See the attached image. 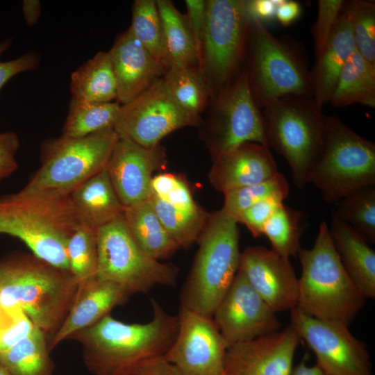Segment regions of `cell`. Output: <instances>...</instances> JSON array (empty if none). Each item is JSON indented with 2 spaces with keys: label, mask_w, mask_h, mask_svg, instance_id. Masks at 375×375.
<instances>
[{
  "label": "cell",
  "mask_w": 375,
  "mask_h": 375,
  "mask_svg": "<svg viewBox=\"0 0 375 375\" xmlns=\"http://www.w3.org/2000/svg\"><path fill=\"white\" fill-rule=\"evenodd\" d=\"M153 317L127 324L108 315L69 337L81 344L83 361L94 375H133L143 363L163 356L178 330V316L151 299Z\"/></svg>",
  "instance_id": "obj_1"
},
{
  "label": "cell",
  "mask_w": 375,
  "mask_h": 375,
  "mask_svg": "<svg viewBox=\"0 0 375 375\" xmlns=\"http://www.w3.org/2000/svg\"><path fill=\"white\" fill-rule=\"evenodd\" d=\"M78 284L69 270L33 254L14 253L0 260V306L22 310L46 335L53 336L63 322Z\"/></svg>",
  "instance_id": "obj_2"
},
{
  "label": "cell",
  "mask_w": 375,
  "mask_h": 375,
  "mask_svg": "<svg viewBox=\"0 0 375 375\" xmlns=\"http://www.w3.org/2000/svg\"><path fill=\"white\" fill-rule=\"evenodd\" d=\"M80 224L70 194L20 190L0 197V233L19 238L56 267L69 270L67 245Z\"/></svg>",
  "instance_id": "obj_3"
},
{
  "label": "cell",
  "mask_w": 375,
  "mask_h": 375,
  "mask_svg": "<svg viewBox=\"0 0 375 375\" xmlns=\"http://www.w3.org/2000/svg\"><path fill=\"white\" fill-rule=\"evenodd\" d=\"M297 256L302 272L297 307L311 317L349 326L366 298L342 265L325 222L319 226L314 246L301 248Z\"/></svg>",
  "instance_id": "obj_4"
},
{
  "label": "cell",
  "mask_w": 375,
  "mask_h": 375,
  "mask_svg": "<svg viewBox=\"0 0 375 375\" xmlns=\"http://www.w3.org/2000/svg\"><path fill=\"white\" fill-rule=\"evenodd\" d=\"M238 224L223 208L209 215L182 288L181 307L212 317L238 271L241 253Z\"/></svg>",
  "instance_id": "obj_5"
},
{
  "label": "cell",
  "mask_w": 375,
  "mask_h": 375,
  "mask_svg": "<svg viewBox=\"0 0 375 375\" xmlns=\"http://www.w3.org/2000/svg\"><path fill=\"white\" fill-rule=\"evenodd\" d=\"M312 96L288 95L261 111L267 147L288 162L293 183L308 184L310 169L322 144L325 115Z\"/></svg>",
  "instance_id": "obj_6"
},
{
  "label": "cell",
  "mask_w": 375,
  "mask_h": 375,
  "mask_svg": "<svg viewBox=\"0 0 375 375\" xmlns=\"http://www.w3.org/2000/svg\"><path fill=\"white\" fill-rule=\"evenodd\" d=\"M308 183L331 203L361 188L375 186V144L338 118L325 115L322 144Z\"/></svg>",
  "instance_id": "obj_7"
},
{
  "label": "cell",
  "mask_w": 375,
  "mask_h": 375,
  "mask_svg": "<svg viewBox=\"0 0 375 375\" xmlns=\"http://www.w3.org/2000/svg\"><path fill=\"white\" fill-rule=\"evenodd\" d=\"M251 93L262 110L288 95L312 96L311 70L297 48L250 19L245 65Z\"/></svg>",
  "instance_id": "obj_8"
},
{
  "label": "cell",
  "mask_w": 375,
  "mask_h": 375,
  "mask_svg": "<svg viewBox=\"0 0 375 375\" xmlns=\"http://www.w3.org/2000/svg\"><path fill=\"white\" fill-rule=\"evenodd\" d=\"M117 139L110 128L83 138L47 140L41 146V166L21 190L69 195L106 168Z\"/></svg>",
  "instance_id": "obj_9"
},
{
  "label": "cell",
  "mask_w": 375,
  "mask_h": 375,
  "mask_svg": "<svg viewBox=\"0 0 375 375\" xmlns=\"http://www.w3.org/2000/svg\"><path fill=\"white\" fill-rule=\"evenodd\" d=\"M249 24L245 0H207L199 68L211 98L245 67Z\"/></svg>",
  "instance_id": "obj_10"
},
{
  "label": "cell",
  "mask_w": 375,
  "mask_h": 375,
  "mask_svg": "<svg viewBox=\"0 0 375 375\" xmlns=\"http://www.w3.org/2000/svg\"><path fill=\"white\" fill-rule=\"evenodd\" d=\"M96 277L117 283L131 295L144 293L157 285L174 286L178 269L145 253L134 241L123 215L97 231Z\"/></svg>",
  "instance_id": "obj_11"
},
{
  "label": "cell",
  "mask_w": 375,
  "mask_h": 375,
  "mask_svg": "<svg viewBox=\"0 0 375 375\" xmlns=\"http://www.w3.org/2000/svg\"><path fill=\"white\" fill-rule=\"evenodd\" d=\"M205 111L203 138L213 159L246 142L267 147L262 111L251 93L246 67L210 99Z\"/></svg>",
  "instance_id": "obj_12"
},
{
  "label": "cell",
  "mask_w": 375,
  "mask_h": 375,
  "mask_svg": "<svg viewBox=\"0 0 375 375\" xmlns=\"http://www.w3.org/2000/svg\"><path fill=\"white\" fill-rule=\"evenodd\" d=\"M290 325L312 350L316 365L326 375H373L367 346L348 325L311 317L297 307L290 310Z\"/></svg>",
  "instance_id": "obj_13"
},
{
  "label": "cell",
  "mask_w": 375,
  "mask_h": 375,
  "mask_svg": "<svg viewBox=\"0 0 375 375\" xmlns=\"http://www.w3.org/2000/svg\"><path fill=\"white\" fill-rule=\"evenodd\" d=\"M199 121L176 103L162 78L128 103L120 105L114 128L119 135L153 147L168 134L197 125Z\"/></svg>",
  "instance_id": "obj_14"
},
{
  "label": "cell",
  "mask_w": 375,
  "mask_h": 375,
  "mask_svg": "<svg viewBox=\"0 0 375 375\" xmlns=\"http://www.w3.org/2000/svg\"><path fill=\"white\" fill-rule=\"evenodd\" d=\"M176 338L163 358L184 375H223L228 344L212 317L181 307Z\"/></svg>",
  "instance_id": "obj_15"
},
{
  "label": "cell",
  "mask_w": 375,
  "mask_h": 375,
  "mask_svg": "<svg viewBox=\"0 0 375 375\" xmlns=\"http://www.w3.org/2000/svg\"><path fill=\"white\" fill-rule=\"evenodd\" d=\"M275 313L238 270L212 319L229 347L279 331Z\"/></svg>",
  "instance_id": "obj_16"
},
{
  "label": "cell",
  "mask_w": 375,
  "mask_h": 375,
  "mask_svg": "<svg viewBox=\"0 0 375 375\" xmlns=\"http://www.w3.org/2000/svg\"><path fill=\"white\" fill-rule=\"evenodd\" d=\"M166 164L165 149L160 144L144 147L118 135L105 169L121 203L127 207L149 199L153 174Z\"/></svg>",
  "instance_id": "obj_17"
},
{
  "label": "cell",
  "mask_w": 375,
  "mask_h": 375,
  "mask_svg": "<svg viewBox=\"0 0 375 375\" xmlns=\"http://www.w3.org/2000/svg\"><path fill=\"white\" fill-rule=\"evenodd\" d=\"M238 270L274 312L297 307L299 278L290 258L250 247L241 253Z\"/></svg>",
  "instance_id": "obj_18"
},
{
  "label": "cell",
  "mask_w": 375,
  "mask_h": 375,
  "mask_svg": "<svg viewBox=\"0 0 375 375\" xmlns=\"http://www.w3.org/2000/svg\"><path fill=\"white\" fill-rule=\"evenodd\" d=\"M300 338L291 325L285 329L228 347L226 375H290Z\"/></svg>",
  "instance_id": "obj_19"
},
{
  "label": "cell",
  "mask_w": 375,
  "mask_h": 375,
  "mask_svg": "<svg viewBox=\"0 0 375 375\" xmlns=\"http://www.w3.org/2000/svg\"><path fill=\"white\" fill-rule=\"evenodd\" d=\"M117 84V102L126 104L162 78L168 69L136 39L128 28L108 51Z\"/></svg>",
  "instance_id": "obj_20"
},
{
  "label": "cell",
  "mask_w": 375,
  "mask_h": 375,
  "mask_svg": "<svg viewBox=\"0 0 375 375\" xmlns=\"http://www.w3.org/2000/svg\"><path fill=\"white\" fill-rule=\"evenodd\" d=\"M278 172L267 147L246 142L215 158L208 176L210 184L224 194L265 181Z\"/></svg>",
  "instance_id": "obj_21"
},
{
  "label": "cell",
  "mask_w": 375,
  "mask_h": 375,
  "mask_svg": "<svg viewBox=\"0 0 375 375\" xmlns=\"http://www.w3.org/2000/svg\"><path fill=\"white\" fill-rule=\"evenodd\" d=\"M131 296L119 285L96 276L80 282L68 314L51 337L49 350L110 315L112 308L126 303Z\"/></svg>",
  "instance_id": "obj_22"
},
{
  "label": "cell",
  "mask_w": 375,
  "mask_h": 375,
  "mask_svg": "<svg viewBox=\"0 0 375 375\" xmlns=\"http://www.w3.org/2000/svg\"><path fill=\"white\" fill-rule=\"evenodd\" d=\"M329 232L349 276L367 298L375 297V251L352 228L332 215Z\"/></svg>",
  "instance_id": "obj_23"
},
{
  "label": "cell",
  "mask_w": 375,
  "mask_h": 375,
  "mask_svg": "<svg viewBox=\"0 0 375 375\" xmlns=\"http://www.w3.org/2000/svg\"><path fill=\"white\" fill-rule=\"evenodd\" d=\"M356 50L351 23L342 9L325 48L315 58L311 70L312 97L321 106L329 103L340 73Z\"/></svg>",
  "instance_id": "obj_24"
},
{
  "label": "cell",
  "mask_w": 375,
  "mask_h": 375,
  "mask_svg": "<svg viewBox=\"0 0 375 375\" xmlns=\"http://www.w3.org/2000/svg\"><path fill=\"white\" fill-rule=\"evenodd\" d=\"M70 197L80 224L97 230L124 214L106 169L78 186Z\"/></svg>",
  "instance_id": "obj_25"
},
{
  "label": "cell",
  "mask_w": 375,
  "mask_h": 375,
  "mask_svg": "<svg viewBox=\"0 0 375 375\" xmlns=\"http://www.w3.org/2000/svg\"><path fill=\"white\" fill-rule=\"evenodd\" d=\"M123 217L134 241L149 257L160 261L170 257L179 249L149 199L124 207Z\"/></svg>",
  "instance_id": "obj_26"
},
{
  "label": "cell",
  "mask_w": 375,
  "mask_h": 375,
  "mask_svg": "<svg viewBox=\"0 0 375 375\" xmlns=\"http://www.w3.org/2000/svg\"><path fill=\"white\" fill-rule=\"evenodd\" d=\"M69 89L72 99L108 103L117 99V84L109 52L100 51L74 71Z\"/></svg>",
  "instance_id": "obj_27"
},
{
  "label": "cell",
  "mask_w": 375,
  "mask_h": 375,
  "mask_svg": "<svg viewBox=\"0 0 375 375\" xmlns=\"http://www.w3.org/2000/svg\"><path fill=\"white\" fill-rule=\"evenodd\" d=\"M329 103L336 107L360 103L375 108V65L356 50L343 66Z\"/></svg>",
  "instance_id": "obj_28"
},
{
  "label": "cell",
  "mask_w": 375,
  "mask_h": 375,
  "mask_svg": "<svg viewBox=\"0 0 375 375\" xmlns=\"http://www.w3.org/2000/svg\"><path fill=\"white\" fill-rule=\"evenodd\" d=\"M169 55V67H199L200 57L185 14L169 0H156Z\"/></svg>",
  "instance_id": "obj_29"
},
{
  "label": "cell",
  "mask_w": 375,
  "mask_h": 375,
  "mask_svg": "<svg viewBox=\"0 0 375 375\" xmlns=\"http://www.w3.org/2000/svg\"><path fill=\"white\" fill-rule=\"evenodd\" d=\"M46 335L36 326L25 339L0 353V363L12 375H53Z\"/></svg>",
  "instance_id": "obj_30"
},
{
  "label": "cell",
  "mask_w": 375,
  "mask_h": 375,
  "mask_svg": "<svg viewBox=\"0 0 375 375\" xmlns=\"http://www.w3.org/2000/svg\"><path fill=\"white\" fill-rule=\"evenodd\" d=\"M162 81L176 103L200 119L211 95L199 67H169L162 76Z\"/></svg>",
  "instance_id": "obj_31"
},
{
  "label": "cell",
  "mask_w": 375,
  "mask_h": 375,
  "mask_svg": "<svg viewBox=\"0 0 375 375\" xmlns=\"http://www.w3.org/2000/svg\"><path fill=\"white\" fill-rule=\"evenodd\" d=\"M119 108L117 101L90 103L71 99L62 135L78 138L114 128Z\"/></svg>",
  "instance_id": "obj_32"
},
{
  "label": "cell",
  "mask_w": 375,
  "mask_h": 375,
  "mask_svg": "<svg viewBox=\"0 0 375 375\" xmlns=\"http://www.w3.org/2000/svg\"><path fill=\"white\" fill-rule=\"evenodd\" d=\"M136 39L160 63L170 67L162 19L156 0H135L129 27Z\"/></svg>",
  "instance_id": "obj_33"
},
{
  "label": "cell",
  "mask_w": 375,
  "mask_h": 375,
  "mask_svg": "<svg viewBox=\"0 0 375 375\" xmlns=\"http://www.w3.org/2000/svg\"><path fill=\"white\" fill-rule=\"evenodd\" d=\"M149 200L165 230L179 248L188 247L198 241L210 214L203 210L192 213L178 209L153 194Z\"/></svg>",
  "instance_id": "obj_34"
},
{
  "label": "cell",
  "mask_w": 375,
  "mask_h": 375,
  "mask_svg": "<svg viewBox=\"0 0 375 375\" xmlns=\"http://www.w3.org/2000/svg\"><path fill=\"white\" fill-rule=\"evenodd\" d=\"M302 217V212L284 203L274 210L263 230V235L269 239L272 250L287 258L297 256L301 249Z\"/></svg>",
  "instance_id": "obj_35"
},
{
  "label": "cell",
  "mask_w": 375,
  "mask_h": 375,
  "mask_svg": "<svg viewBox=\"0 0 375 375\" xmlns=\"http://www.w3.org/2000/svg\"><path fill=\"white\" fill-rule=\"evenodd\" d=\"M334 215L367 242H375V186L356 190L338 202Z\"/></svg>",
  "instance_id": "obj_36"
},
{
  "label": "cell",
  "mask_w": 375,
  "mask_h": 375,
  "mask_svg": "<svg viewBox=\"0 0 375 375\" xmlns=\"http://www.w3.org/2000/svg\"><path fill=\"white\" fill-rule=\"evenodd\" d=\"M289 191L286 178L278 172L265 181L224 193L222 208L236 219L247 208L262 200L274 198L283 201Z\"/></svg>",
  "instance_id": "obj_37"
},
{
  "label": "cell",
  "mask_w": 375,
  "mask_h": 375,
  "mask_svg": "<svg viewBox=\"0 0 375 375\" xmlns=\"http://www.w3.org/2000/svg\"><path fill=\"white\" fill-rule=\"evenodd\" d=\"M97 231L80 224L68 240L67 254L69 269L78 283L96 276Z\"/></svg>",
  "instance_id": "obj_38"
},
{
  "label": "cell",
  "mask_w": 375,
  "mask_h": 375,
  "mask_svg": "<svg viewBox=\"0 0 375 375\" xmlns=\"http://www.w3.org/2000/svg\"><path fill=\"white\" fill-rule=\"evenodd\" d=\"M342 10L351 23L357 51L375 65L374 1H344Z\"/></svg>",
  "instance_id": "obj_39"
},
{
  "label": "cell",
  "mask_w": 375,
  "mask_h": 375,
  "mask_svg": "<svg viewBox=\"0 0 375 375\" xmlns=\"http://www.w3.org/2000/svg\"><path fill=\"white\" fill-rule=\"evenodd\" d=\"M344 1L319 0L317 19L312 26L315 58L324 51L341 13Z\"/></svg>",
  "instance_id": "obj_40"
},
{
  "label": "cell",
  "mask_w": 375,
  "mask_h": 375,
  "mask_svg": "<svg viewBox=\"0 0 375 375\" xmlns=\"http://www.w3.org/2000/svg\"><path fill=\"white\" fill-rule=\"evenodd\" d=\"M283 203V201L274 198L262 200L244 210L236 220L238 224H244L253 237L258 238L263 235L265 224Z\"/></svg>",
  "instance_id": "obj_41"
},
{
  "label": "cell",
  "mask_w": 375,
  "mask_h": 375,
  "mask_svg": "<svg viewBox=\"0 0 375 375\" xmlns=\"http://www.w3.org/2000/svg\"><path fill=\"white\" fill-rule=\"evenodd\" d=\"M10 44L9 39L0 42V56ZM39 64L40 59L35 53H27L9 61H0V90L11 78L24 72L34 70Z\"/></svg>",
  "instance_id": "obj_42"
},
{
  "label": "cell",
  "mask_w": 375,
  "mask_h": 375,
  "mask_svg": "<svg viewBox=\"0 0 375 375\" xmlns=\"http://www.w3.org/2000/svg\"><path fill=\"white\" fill-rule=\"evenodd\" d=\"M35 327L30 318L18 310L12 323L0 333V353L27 338Z\"/></svg>",
  "instance_id": "obj_43"
},
{
  "label": "cell",
  "mask_w": 375,
  "mask_h": 375,
  "mask_svg": "<svg viewBox=\"0 0 375 375\" xmlns=\"http://www.w3.org/2000/svg\"><path fill=\"white\" fill-rule=\"evenodd\" d=\"M19 147V140L15 132L0 133V181L17 169L15 154Z\"/></svg>",
  "instance_id": "obj_44"
},
{
  "label": "cell",
  "mask_w": 375,
  "mask_h": 375,
  "mask_svg": "<svg viewBox=\"0 0 375 375\" xmlns=\"http://www.w3.org/2000/svg\"><path fill=\"white\" fill-rule=\"evenodd\" d=\"M186 17L197 50L201 57L206 25L207 0H185Z\"/></svg>",
  "instance_id": "obj_45"
},
{
  "label": "cell",
  "mask_w": 375,
  "mask_h": 375,
  "mask_svg": "<svg viewBox=\"0 0 375 375\" xmlns=\"http://www.w3.org/2000/svg\"><path fill=\"white\" fill-rule=\"evenodd\" d=\"M162 199L175 208L188 212L194 213L203 210L196 203L189 187L181 178L175 188Z\"/></svg>",
  "instance_id": "obj_46"
},
{
  "label": "cell",
  "mask_w": 375,
  "mask_h": 375,
  "mask_svg": "<svg viewBox=\"0 0 375 375\" xmlns=\"http://www.w3.org/2000/svg\"><path fill=\"white\" fill-rule=\"evenodd\" d=\"M281 0H245L247 13L251 19L270 20L275 18Z\"/></svg>",
  "instance_id": "obj_47"
},
{
  "label": "cell",
  "mask_w": 375,
  "mask_h": 375,
  "mask_svg": "<svg viewBox=\"0 0 375 375\" xmlns=\"http://www.w3.org/2000/svg\"><path fill=\"white\" fill-rule=\"evenodd\" d=\"M133 375H184L163 356L153 358L141 365Z\"/></svg>",
  "instance_id": "obj_48"
},
{
  "label": "cell",
  "mask_w": 375,
  "mask_h": 375,
  "mask_svg": "<svg viewBox=\"0 0 375 375\" xmlns=\"http://www.w3.org/2000/svg\"><path fill=\"white\" fill-rule=\"evenodd\" d=\"M180 177L171 173H160L151 181V194L159 198L166 197L176 185Z\"/></svg>",
  "instance_id": "obj_49"
},
{
  "label": "cell",
  "mask_w": 375,
  "mask_h": 375,
  "mask_svg": "<svg viewBox=\"0 0 375 375\" xmlns=\"http://www.w3.org/2000/svg\"><path fill=\"white\" fill-rule=\"evenodd\" d=\"M300 4L294 1L281 0L277 7L275 17L284 26L294 22L301 14Z\"/></svg>",
  "instance_id": "obj_50"
},
{
  "label": "cell",
  "mask_w": 375,
  "mask_h": 375,
  "mask_svg": "<svg viewBox=\"0 0 375 375\" xmlns=\"http://www.w3.org/2000/svg\"><path fill=\"white\" fill-rule=\"evenodd\" d=\"M22 10L26 24L33 26L40 15V3L38 0H25L23 1Z\"/></svg>",
  "instance_id": "obj_51"
},
{
  "label": "cell",
  "mask_w": 375,
  "mask_h": 375,
  "mask_svg": "<svg viewBox=\"0 0 375 375\" xmlns=\"http://www.w3.org/2000/svg\"><path fill=\"white\" fill-rule=\"evenodd\" d=\"M307 355L302 359L294 368H292L290 375H326L317 365L308 366L306 364Z\"/></svg>",
  "instance_id": "obj_52"
},
{
  "label": "cell",
  "mask_w": 375,
  "mask_h": 375,
  "mask_svg": "<svg viewBox=\"0 0 375 375\" xmlns=\"http://www.w3.org/2000/svg\"><path fill=\"white\" fill-rule=\"evenodd\" d=\"M0 375H12L8 370L0 363Z\"/></svg>",
  "instance_id": "obj_53"
},
{
  "label": "cell",
  "mask_w": 375,
  "mask_h": 375,
  "mask_svg": "<svg viewBox=\"0 0 375 375\" xmlns=\"http://www.w3.org/2000/svg\"><path fill=\"white\" fill-rule=\"evenodd\" d=\"M223 375H226V374H223Z\"/></svg>",
  "instance_id": "obj_54"
}]
</instances>
